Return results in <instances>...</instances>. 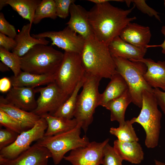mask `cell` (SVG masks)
<instances>
[{"label": "cell", "mask_w": 165, "mask_h": 165, "mask_svg": "<svg viewBox=\"0 0 165 165\" xmlns=\"http://www.w3.org/2000/svg\"><path fill=\"white\" fill-rule=\"evenodd\" d=\"M36 93L34 88L13 87L5 98L0 97V103L10 104L23 110L33 112L37 107Z\"/></svg>", "instance_id": "5bb4252c"}, {"label": "cell", "mask_w": 165, "mask_h": 165, "mask_svg": "<svg viewBox=\"0 0 165 165\" xmlns=\"http://www.w3.org/2000/svg\"><path fill=\"white\" fill-rule=\"evenodd\" d=\"M31 25L30 23L24 25L14 39L16 43V47L12 52L21 57L37 44L47 45L49 41L45 38H37L30 35Z\"/></svg>", "instance_id": "d6986e66"}, {"label": "cell", "mask_w": 165, "mask_h": 165, "mask_svg": "<svg viewBox=\"0 0 165 165\" xmlns=\"http://www.w3.org/2000/svg\"><path fill=\"white\" fill-rule=\"evenodd\" d=\"M130 60L145 64L147 68L143 76L145 81L153 88H160L165 91V61L156 62L151 58H144L138 60Z\"/></svg>", "instance_id": "e0dca14e"}, {"label": "cell", "mask_w": 165, "mask_h": 165, "mask_svg": "<svg viewBox=\"0 0 165 165\" xmlns=\"http://www.w3.org/2000/svg\"><path fill=\"white\" fill-rule=\"evenodd\" d=\"M116 72L123 78L127 83L132 102L140 108L142 103V93L145 90L152 92L153 88L144 78L147 68L145 64L117 57H112Z\"/></svg>", "instance_id": "277c9868"}, {"label": "cell", "mask_w": 165, "mask_h": 165, "mask_svg": "<svg viewBox=\"0 0 165 165\" xmlns=\"http://www.w3.org/2000/svg\"><path fill=\"white\" fill-rule=\"evenodd\" d=\"M69 14L67 26L85 39L94 35L89 22V11L74 3L70 6Z\"/></svg>", "instance_id": "2e32d148"}, {"label": "cell", "mask_w": 165, "mask_h": 165, "mask_svg": "<svg viewBox=\"0 0 165 165\" xmlns=\"http://www.w3.org/2000/svg\"><path fill=\"white\" fill-rule=\"evenodd\" d=\"M85 72L79 53L65 52L54 82L66 94L70 96L85 77Z\"/></svg>", "instance_id": "ba28073f"}, {"label": "cell", "mask_w": 165, "mask_h": 165, "mask_svg": "<svg viewBox=\"0 0 165 165\" xmlns=\"http://www.w3.org/2000/svg\"><path fill=\"white\" fill-rule=\"evenodd\" d=\"M0 33L14 39L17 34L14 26L7 21L2 12L0 13Z\"/></svg>", "instance_id": "d590c367"}, {"label": "cell", "mask_w": 165, "mask_h": 165, "mask_svg": "<svg viewBox=\"0 0 165 165\" xmlns=\"http://www.w3.org/2000/svg\"><path fill=\"white\" fill-rule=\"evenodd\" d=\"M51 153L37 143L16 158L11 160L0 157V165H48Z\"/></svg>", "instance_id": "4fadbf2b"}, {"label": "cell", "mask_w": 165, "mask_h": 165, "mask_svg": "<svg viewBox=\"0 0 165 165\" xmlns=\"http://www.w3.org/2000/svg\"><path fill=\"white\" fill-rule=\"evenodd\" d=\"M130 120L126 121L122 125H119L117 128L111 127L110 133L117 137L118 139L122 142H131L139 141Z\"/></svg>", "instance_id": "83f0119b"}, {"label": "cell", "mask_w": 165, "mask_h": 165, "mask_svg": "<svg viewBox=\"0 0 165 165\" xmlns=\"http://www.w3.org/2000/svg\"><path fill=\"white\" fill-rule=\"evenodd\" d=\"M6 0H0V10H2L5 6L8 5L6 3Z\"/></svg>", "instance_id": "7bdbcfd3"}, {"label": "cell", "mask_w": 165, "mask_h": 165, "mask_svg": "<svg viewBox=\"0 0 165 165\" xmlns=\"http://www.w3.org/2000/svg\"><path fill=\"white\" fill-rule=\"evenodd\" d=\"M0 109L18 122L24 131L33 127L41 118L33 112L27 111L9 104L0 103Z\"/></svg>", "instance_id": "7402d4cb"}, {"label": "cell", "mask_w": 165, "mask_h": 165, "mask_svg": "<svg viewBox=\"0 0 165 165\" xmlns=\"http://www.w3.org/2000/svg\"><path fill=\"white\" fill-rule=\"evenodd\" d=\"M12 84L9 78L4 77L0 79V91L2 93L8 92L12 88Z\"/></svg>", "instance_id": "f35d334b"}, {"label": "cell", "mask_w": 165, "mask_h": 165, "mask_svg": "<svg viewBox=\"0 0 165 165\" xmlns=\"http://www.w3.org/2000/svg\"><path fill=\"white\" fill-rule=\"evenodd\" d=\"M35 90L40 95L36 100L37 107L33 112L40 116L46 114L53 115L70 96L65 94L55 82Z\"/></svg>", "instance_id": "30bf717a"}, {"label": "cell", "mask_w": 165, "mask_h": 165, "mask_svg": "<svg viewBox=\"0 0 165 165\" xmlns=\"http://www.w3.org/2000/svg\"><path fill=\"white\" fill-rule=\"evenodd\" d=\"M0 60L12 71L13 75L16 76L22 72L20 57L13 52H10L0 47Z\"/></svg>", "instance_id": "f546056e"}, {"label": "cell", "mask_w": 165, "mask_h": 165, "mask_svg": "<svg viewBox=\"0 0 165 165\" xmlns=\"http://www.w3.org/2000/svg\"><path fill=\"white\" fill-rule=\"evenodd\" d=\"M142 103L140 113L130 120L143 128L146 133L145 144L148 148H153L158 144L162 114L152 92L145 90L142 93Z\"/></svg>", "instance_id": "8992f818"}, {"label": "cell", "mask_w": 165, "mask_h": 165, "mask_svg": "<svg viewBox=\"0 0 165 165\" xmlns=\"http://www.w3.org/2000/svg\"><path fill=\"white\" fill-rule=\"evenodd\" d=\"M113 147L123 160L138 164L144 160V154L138 141L122 142L117 139L114 141Z\"/></svg>", "instance_id": "ffe728a7"}, {"label": "cell", "mask_w": 165, "mask_h": 165, "mask_svg": "<svg viewBox=\"0 0 165 165\" xmlns=\"http://www.w3.org/2000/svg\"><path fill=\"white\" fill-rule=\"evenodd\" d=\"M64 53L51 46L39 44L20 57L22 71L38 75H56L63 60Z\"/></svg>", "instance_id": "3957f363"}, {"label": "cell", "mask_w": 165, "mask_h": 165, "mask_svg": "<svg viewBox=\"0 0 165 165\" xmlns=\"http://www.w3.org/2000/svg\"><path fill=\"white\" fill-rule=\"evenodd\" d=\"M47 127L46 121L41 117L33 127L22 132L13 143L1 150L0 157L9 160L16 158L29 148L33 142L43 138Z\"/></svg>", "instance_id": "9c48e42d"}, {"label": "cell", "mask_w": 165, "mask_h": 165, "mask_svg": "<svg viewBox=\"0 0 165 165\" xmlns=\"http://www.w3.org/2000/svg\"><path fill=\"white\" fill-rule=\"evenodd\" d=\"M164 5L165 7V0H164Z\"/></svg>", "instance_id": "f6af8a7d"}, {"label": "cell", "mask_w": 165, "mask_h": 165, "mask_svg": "<svg viewBox=\"0 0 165 165\" xmlns=\"http://www.w3.org/2000/svg\"><path fill=\"white\" fill-rule=\"evenodd\" d=\"M132 102V99L129 90L119 97L112 100L105 106L106 109L111 112L110 120L117 121L119 125L125 122V113L128 105Z\"/></svg>", "instance_id": "d4e9b609"}, {"label": "cell", "mask_w": 165, "mask_h": 165, "mask_svg": "<svg viewBox=\"0 0 165 165\" xmlns=\"http://www.w3.org/2000/svg\"><path fill=\"white\" fill-rule=\"evenodd\" d=\"M101 79L85 73L82 89L77 97L74 117L78 123L81 124L85 133L93 122L96 108L99 106L101 94L98 88Z\"/></svg>", "instance_id": "5b68a950"}, {"label": "cell", "mask_w": 165, "mask_h": 165, "mask_svg": "<svg viewBox=\"0 0 165 165\" xmlns=\"http://www.w3.org/2000/svg\"><path fill=\"white\" fill-rule=\"evenodd\" d=\"M152 92L159 106L165 116V91L159 88H153Z\"/></svg>", "instance_id": "74e56055"}, {"label": "cell", "mask_w": 165, "mask_h": 165, "mask_svg": "<svg viewBox=\"0 0 165 165\" xmlns=\"http://www.w3.org/2000/svg\"><path fill=\"white\" fill-rule=\"evenodd\" d=\"M128 90L125 80L116 72L111 78L104 91L100 94L99 106L104 107L108 102L119 97Z\"/></svg>", "instance_id": "603a6c76"}, {"label": "cell", "mask_w": 165, "mask_h": 165, "mask_svg": "<svg viewBox=\"0 0 165 165\" xmlns=\"http://www.w3.org/2000/svg\"><path fill=\"white\" fill-rule=\"evenodd\" d=\"M108 2L95 4L89 11V22L94 37L108 46L129 23L136 19L128 16L135 7L124 10Z\"/></svg>", "instance_id": "6da1fadb"}, {"label": "cell", "mask_w": 165, "mask_h": 165, "mask_svg": "<svg viewBox=\"0 0 165 165\" xmlns=\"http://www.w3.org/2000/svg\"><path fill=\"white\" fill-rule=\"evenodd\" d=\"M112 57L130 60H138L144 58L147 49L136 47L121 39L119 36L115 38L108 46Z\"/></svg>", "instance_id": "ac0fdd59"}, {"label": "cell", "mask_w": 165, "mask_h": 165, "mask_svg": "<svg viewBox=\"0 0 165 165\" xmlns=\"http://www.w3.org/2000/svg\"><path fill=\"white\" fill-rule=\"evenodd\" d=\"M88 1L94 3L95 4H100L103 3H104L108 2H109L110 1H114L116 2H124V0H88Z\"/></svg>", "instance_id": "60d3db41"}, {"label": "cell", "mask_w": 165, "mask_h": 165, "mask_svg": "<svg viewBox=\"0 0 165 165\" xmlns=\"http://www.w3.org/2000/svg\"></svg>", "instance_id": "bcb514c9"}, {"label": "cell", "mask_w": 165, "mask_h": 165, "mask_svg": "<svg viewBox=\"0 0 165 165\" xmlns=\"http://www.w3.org/2000/svg\"><path fill=\"white\" fill-rule=\"evenodd\" d=\"M123 160L117 153L113 147L107 144L103 150V165H122Z\"/></svg>", "instance_id": "4dcf8cb0"}, {"label": "cell", "mask_w": 165, "mask_h": 165, "mask_svg": "<svg viewBox=\"0 0 165 165\" xmlns=\"http://www.w3.org/2000/svg\"><path fill=\"white\" fill-rule=\"evenodd\" d=\"M56 75H38L22 71L10 79L13 87L34 88L54 82Z\"/></svg>", "instance_id": "44dd1931"}, {"label": "cell", "mask_w": 165, "mask_h": 165, "mask_svg": "<svg viewBox=\"0 0 165 165\" xmlns=\"http://www.w3.org/2000/svg\"><path fill=\"white\" fill-rule=\"evenodd\" d=\"M16 46V43L14 38L0 33V47L9 51L13 50Z\"/></svg>", "instance_id": "8d00e7d4"}, {"label": "cell", "mask_w": 165, "mask_h": 165, "mask_svg": "<svg viewBox=\"0 0 165 165\" xmlns=\"http://www.w3.org/2000/svg\"><path fill=\"white\" fill-rule=\"evenodd\" d=\"M80 54L86 73L101 79H110L116 72L115 64L108 46L98 41L94 35L85 39Z\"/></svg>", "instance_id": "7a4b0ae2"}, {"label": "cell", "mask_w": 165, "mask_h": 165, "mask_svg": "<svg viewBox=\"0 0 165 165\" xmlns=\"http://www.w3.org/2000/svg\"><path fill=\"white\" fill-rule=\"evenodd\" d=\"M84 79L77 85L72 94L53 115V116L68 119L73 118L75 111L78 93L82 87Z\"/></svg>", "instance_id": "4316f807"}, {"label": "cell", "mask_w": 165, "mask_h": 165, "mask_svg": "<svg viewBox=\"0 0 165 165\" xmlns=\"http://www.w3.org/2000/svg\"><path fill=\"white\" fill-rule=\"evenodd\" d=\"M57 17L54 0H42L35 10L33 23L38 24L45 18L54 20Z\"/></svg>", "instance_id": "f1b7e54d"}, {"label": "cell", "mask_w": 165, "mask_h": 165, "mask_svg": "<svg viewBox=\"0 0 165 165\" xmlns=\"http://www.w3.org/2000/svg\"><path fill=\"white\" fill-rule=\"evenodd\" d=\"M37 38H50L52 45L63 49L65 52L80 54L83 49L85 39L68 26L59 31H50L38 34H32Z\"/></svg>", "instance_id": "8fae6325"}, {"label": "cell", "mask_w": 165, "mask_h": 165, "mask_svg": "<svg viewBox=\"0 0 165 165\" xmlns=\"http://www.w3.org/2000/svg\"><path fill=\"white\" fill-rule=\"evenodd\" d=\"M40 0H6V3L32 25L35 10Z\"/></svg>", "instance_id": "484cf974"}, {"label": "cell", "mask_w": 165, "mask_h": 165, "mask_svg": "<svg viewBox=\"0 0 165 165\" xmlns=\"http://www.w3.org/2000/svg\"><path fill=\"white\" fill-rule=\"evenodd\" d=\"M125 2L128 7H129L131 3L133 2L137 9L142 13L150 17L154 16L156 19L161 21L160 17L158 15L159 13L149 6L146 3L145 0H125Z\"/></svg>", "instance_id": "d6a6232c"}, {"label": "cell", "mask_w": 165, "mask_h": 165, "mask_svg": "<svg viewBox=\"0 0 165 165\" xmlns=\"http://www.w3.org/2000/svg\"><path fill=\"white\" fill-rule=\"evenodd\" d=\"M155 165H165V163L163 162H160L157 160H155Z\"/></svg>", "instance_id": "ee69618b"}, {"label": "cell", "mask_w": 165, "mask_h": 165, "mask_svg": "<svg viewBox=\"0 0 165 165\" xmlns=\"http://www.w3.org/2000/svg\"><path fill=\"white\" fill-rule=\"evenodd\" d=\"M81 124L78 123L71 130L53 136H44L36 143L49 151L54 164L58 165L67 152L85 147L90 142L86 135L81 137Z\"/></svg>", "instance_id": "52a82bcc"}, {"label": "cell", "mask_w": 165, "mask_h": 165, "mask_svg": "<svg viewBox=\"0 0 165 165\" xmlns=\"http://www.w3.org/2000/svg\"><path fill=\"white\" fill-rule=\"evenodd\" d=\"M41 117L46 120L47 124L44 137L53 136L69 131L74 129L78 124L75 118L68 119L49 114L43 115Z\"/></svg>", "instance_id": "cb8c5ba5"}, {"label": "cell", "mask_w": 165, "mask_h": 165, "mask_svg": "<svg viewBox=\"0 0 165 165\" xmlns=\"http://www.w3.org/2000/svg\"><path fill=\"white\" fill-rule=\"evenodd\" d=\"M57 16L62 19H66L69 14L71 5L75 3L74 0H54Z\"/></svg>", "instance_id": "e575fe53"}, {"label": "cell", "mask_w": 165, "mask_h": 165, "mask_svg": "<svg viewBox=\"0 0 165 165\" xmlns=\"http://www.w3.org/2000/svg\"><path fill=\"white\" fill-rule=\"evenodd\" d=\"M0 124L6 128L10 129L19 134L24 131L18 122L1 109Z\"/></svg>", "instance_id": "1f68e13d"}, {"label": "cell", "mask_w": 165, "mask_h": 165, "mask_svg": "<svg viewBox=\"0 0 165 165\" xmlns=\"http://www.w3.org/2000/svg\"><path fill=\"white\" fill-rule=\"evenodd\" d=\"M161 32L165 36V39L163 43L158 45H148L147 47V48L151 47H160L162 49V53L164 54H165V26H163L162 27L161 29Z\"/></svg>", "instance_id": "ab89813d"}, {"label": "cell", "mask_w": 165, "mask_h": 165, "mask_svg": "<svg viewBox=\"0 0 165 165\" xmlns=\"http://www.w3.org/2000/svg\"><path fill=\"white\" fill-rule=\"evenodd\" d=\"M119 36L123 41L145 49H147L152 34L149 27L131 22L124 28Z\"/></svg>", "instance_id": "9a60e30c"}, {"label": "cell", "mask_w": 165, "mask_h": 165, "mask_svg": "<svg viewBox=\"0 0 165 165\" xmlns=\"http://www.w3.org/2000/svg\"><path fill=\"white\" fill-rule=\"evenodd\" d=\"M107 138L102 142H90L86 146L71 151L64 159L72 165H100L103 157V150L108 143Z\"/></svg>", "instance_id": "7c38bea8"}, {"label": "cell", "mask_w": 165, "mask_h": 165, "mask_svg": "<svg viewBox=\"0 0 165 165\" xmlns=\"http://www.w3.org/2000/svg\"><path fill=\"white\" fill-rule=\"evenodd\" d=\"M19 134L9 129L0 130V150L13 143Z\"/></svg>", "instance_id": "836d02e7"}, {"label": "cell", "mask_w": 165, "mask_h": 165, "mask_svg": "<svg viewBox=\"0 0 165 165\" xmlns=\"http://www.w3.org/2000/svg\"><path fill=\"white\" fill-rule=\"evenodd\" d=\"M10 68L8 66L2 62H0V71L2 72H5L9 70Z\"/></svg>", "instance_id": "b9f144b4"}]
</instances>
